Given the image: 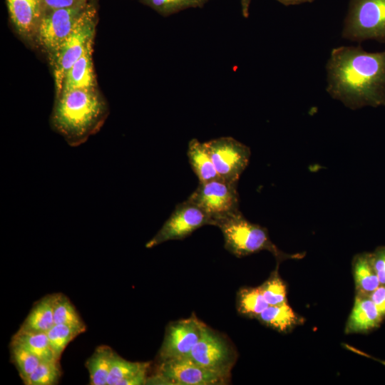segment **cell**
<instances>
[{
  "mask_svg": "<svg viewBox=\"0 0 385 385\" xmlns=\"http://www.w3.org/2000/svg\"><path fill=\"white\" fill-rule=\"evenodd\" d=\"M150 362L128 361L115 351L113 354L107 385L146 384Z\"/></svg>",
  "mask_w": 385,
  "mask_h": 385,
  "instance_id": "cell-15",
  "label": "cell"
},
{
  "mask_svg": "<svg viewBox=\"0 0 385 385\" xmlns=\"http://www.w3.org/2000/svg\"><path fill=\"white\" fill-rule=\"evenodd\" d=\"M205 143L219 176L226 181L237 183L249 163L250 148L230 136L212 139Z\"/></svg>",
  "mask_w": 385,
  "mask_h": 385,
  "instance_id": "cell-11",
  "label": "cell"
},
{
  "mask_svg": "<svg viewBox=\"0 0 385 385\" xmlns=\"http://www.w3.org/2000/svg\"><path fill=\"white\" fill-rule=\"evenodd\" d=\"M250 3L251 0H240L242 14L245 18L250 15Z\"/></svg>",
  "mask_w": 385,
  "mask_h": 385,
  "instance_id": "cell-34",
  "label": "cell"
},
{
  "mask_svg": "<svg viewBox=\"0 0 385 385\" xmlns=\"http://www.w3.org/2000/svg\"><path fill=\"white\" fill-rule=\"evenodd\" d=\"M93 45H90L67 71L62 82L61 93L75 89L98 88L92 58Z\"/></svg>",
  "mask_w": 385,
  "mask_h": 385,
  "instance_id": "cell-16",
  "label": "cell"
},
{
  "mask_svg": "<svg viewBox=\"0 0 385 385\" xmlns=\"http://www.w3.org/2000/svg\"><path fill=\"white\" fill-rule=\"evenodd\" d=\"M108 113L98 88L75 89L56 97L50 125L70 146L76 147L101 129Z\"/></svg>",
  "mask_w": 385,
  "mask_h": 385,
  "instance_id": "cell-2",
  "label": "cell"
},
{
  "mask_svg": "<svg viewBox=\"0 0 385 385\" xmlns=\"http://www.w3.org/2000/svg\"><path fill=\"white\" fill-rule=\"evenodd\" d=\"M352 273L356 294L369 296L380 285L371 252L359 253L353 257Z\"/></svg>",
  "mask_w": 385,
  "mask_h": 385,
  "instance_id": "cell-18",
  "label": "cell"
},
{
  "mask_svg": "<svg viewBox=\"0 0 385 385\" xmlns=\"http://www.w3.org/2000/svg\"><path fill=\"white\" fill-rule=\"evenodd\" d=\"M369 297L382 317L385 318V284H380Z\"/></svg>",
  "mask_w": 385,
  "mask_h": 385,
  "instance_id": "cell-32",
  "label": "cell"
},
{
  "mask_svg": "<svg viewBox=\"0 0 385 385\" xmlns=\"http://www.w3.org/2000/svg\"><path fill=\"white\" fill-rule=\"evenodd\" d=\"M280 4L284 6H294L304 3H312L314 0H277Z\"/></svg>",
  "mask_w": 385,
  "mask_h": 385,
  "instance_id": "cell-33",
  "label": "cell"
},
{
  "mask_svg": "<svg viewBox=\"0 0 385 385\" xmlns=\"http://www.w3.org/2000/svg\"><path fill=\"white\" fill-rule=\"evenodd\" d=\"M10 22L18 36L36 48V38L44 15L43 0H5Z\"/></svg>",
  "mask_w": 385,
  "mask_h": 385,
  "instance_id": "cell-13",
  "label": "cell"
},
{
  "mask_svg": "<svg viewBox=\"0 0 385 385\" xmlns=\"http://www.w3.org/2000/svg\"><path fill=\"white\" fill-rule=\"evenodd\" d=\"M259 288L269 305L287 302V286L278 273V266L270 277Z\"/></svg>",
  "mask_w": 385,
  "mask_h": 385,
  "instance_id": "cell-26",
  "label": "cell"
},
{
  "mask_svg": "<svg viewBox=\"0 0 385 385\" xmlns=\"http://www.w3.org/2000/svg\"><path fill=\"white\" fill-rule=\"evenodd\" d=\"M86 327L55 324L47 332L49 344L57 360L60 361L67 345L86 331Z\"/></svg>",
  "mask_w": 385,
  "mask_h": 385,
  "instance_id": "cell-24",
  "label": "cell"
},
{
  "mask_svg": "<svg viewBox=\"0 0 385 385\" xmlns=\"http://www.w3.org/2000/svg\"><path fill=\"white\" fill-rule=\"evenodd\" d=\"M326 71L327 92L346 107L385 106V50L369 52L361 46L334 48Z\"/></svg>",
  "mask_w": 385,
  "mask_h": 385,
  "instance_id": "cell-1",
  "label": "cell"
},
{
  "mask_svg": "<svg viewBox=\"0 0 385 385\" xmlns=\"http://www.w3.org/2000/svg\"><path fill=\"white\" fill-rule=\"evenodd\" d=\"M10 354L11 361L25 384L41 361L35 355L16 345L10 344Z\"/></svg>",
  "mask_w": 385,
  "mask_h": 385,
  "instance_id": "cell-27",
  "label": "cell"
},
{
  "mask_svg": "<svg viewBox=\"0 0 385 385\" xmlns=\"http://www.w3.org/2000/svg\"><path fill=\"white\" fill-rule=\"evenodd\" d=\"M381 362L383 363V364L385 365V361H381Z\"/></svg>",
  "mask_w": 385,
  "mask_h": 385,
  "instance_id": "cell-35",
  "label": "cell"
},
{
  "mask_svg": "<svg viewBox=\"0 0 385 385\" xmlns=\"http://www.w3.org/2000/svg\"><path fill=\"white\" fill-rule=\"evenodd\" d=\"M10 344L24 349L35 355L41 361L57 360L51 348L46 332H27L19 329L12 337Z\"/></svg>",
  "mask_w": 385,
  "mask_h": 385,
  "instance_id": "cell-21",
  "label": "cell"
},
{
  "mask_svg": "<svg viewBox=\"0 0 385 385\" xmlns=\"http://www.w3.org/2000/svg\"><path fill=\"white\" fill-rule=\"evenodd\" d=\"M205 326L193 317L169 324L158 352V361L188 357Z\"/></svg>",
  "mask_w": 385,
  "mask_h": 385,
  "instance_id": "cell-12",
  "label": "cell"
},
{
  "mask_svg": "<svg viewBox=\"0 0 385 385\" xmlns=\"http://www.w3.org/2000/svg\"><path fill=\"white\" fill-rule=\"evenodd\" d=\"M55 294L56 293L46 295L36 302L19 329L46 333L55 324L53 319Z\"/></svg>",
  "mask_w": 385,
  "mask_h": 385,
  "instance_id": "cell-19",
  "label": "cell"
},
{
  "mask_svg": "<svg viewBox=\"0 0 385 385\" xmlns=\"http://www.w3.org/2000/svg\"><path fill=\"white\" fill-rule=\"evenodd\" d=\"M90 0H43L44 13L85 4Z\"/></svg>",
  "mask_w": 385,
  "mask_h": 385,
  "instance_id": "cell-31",
  "label": "cell"
},
{
  "mask_svg": "<svg viewBox=\"0 0 385 385\" xmlns=\"http://www.w3.org/2000/svg\"><path fill=\"white\" fill-rule=\"evenodd\" d=\"M342 37L358 43H385V0H350Z\"/></svg>",
  "mask_w": 385,
  "mask_h": 385,
  "instance_id": "cell-5",
  "label": "cell"
},
{
  "mask_svg": "<svg viewBox=\"0 0 385 385\" xmlns=\"http://www.w3.org/2000/svg\"><path fill=\"white\" fill-rule=\"evenodd\" d=\"M212 225L209 217L195 203L187 199L178 204L158 232L145 244L152 248L163 242L183 240L204 225Z\"/></svg>",
  "mask_w": 385,
  "mask_h": 385,
  "instance_id": "cell-10",
  "label": "cell"
},
{
  "mask_svg": "<svg viewBox=\"0 0 385 385\" xmlns=\"http://www.w3.org/2000/svg\"><path fill=\"white\" fill-rule=\"evenodd\" d=\"M268 306L259 287H244L237 293V309L242 315L257 319Z\"/></svg>",
  "mask_w": 385,
  "mask_h": 385,
  "instance_id": "cell-23",
  "label": "cell"
},
{
  "mask_svg": "<svg viewBox=\"0 0 385 385\" xmlns=\"http://www.w3.org/2000/svg\"><path fill=\"white\" fill-rule=\"evenodd\" d=\"M262 324L277 332L286 333L302 324L305 319L286 303L269 305L257 318Z\"/></svg>",
  "mask_w": 385,
  "mask_h": 385,
  "instance_id": "cell-17",
  "label": "cell"
},
{
  "mask_svg": "<svg viewBox=\"0 0 385 385\" xmlns=\"http://www.w3.org/2000/svg\"><path fill=\"white\" fill-rule=\"evenodd\" d=\"M371 255L379 283L385 284V246L378 247Z\"/></svg>",
  "mask_w": 385,
  "mask_h": 385,
  "instance_id": "cell-30",
  "label": "cell"
},
{
  "mask_svg": "<svg viewBox=\"0 0 385 385\" xmlns=\"http://www.w3.org/2000/svg\"><path fill=\"white\" fill-rule=\"evenodd\" d=\"M163 16L190 8L202 7L207 0H139Z\"/></svg>",
  "mask_w": 385,
  "mask_h": 385,
  "instance_id": "cell-29",
  "label": "cell"
},
{
  "mask_svg": "<svg viewBox=\"0 0 385 385\" xmlns=\"http://www.w3.org/2000/svg\"><path fill=\"white\" fill-rule=\"evenodd\" d=\"M88 1L44 13L36 38V48L46 55L51 66L60 46L73 29Z\"/></svg>",
  "mask_w": 385,
  "mask_h": 385,
  "instance_id": "cell-6",
  "label": "cell"
},
{
  "mask_svg": "<svg viewBox=\"0 0 385 385\" xmlns=\"http://www.w3.org/2000/svg\"><path fill=\"white\" fill-rule=\"evenodd\" d=\"M187 155L199 183L221 178L215 168L205 143H201L195 138L190 140L188 143Z\"/></svg>",
  "mask_w": 385,
  "mask_h": 385,
  "instance_id": "cell-20",
  "label": "cell"
},
{
  "mask_svg": "<svg viewBox=\"0 0 385 385\" xmlns=\"http://www.w3.org/2000/svg\"><path fill=\"white\" fill-rule=\"evenodd\" d=\"M113 352L110 346L102 345L87 359L85 365L89 373L90 384L107 385Z\"/></svg>",
  "mask_w": 385,
  "mask_h": 385,
  "instance_id": "cell-22",
  "label": "cell"
},
{
  "mask_svg": "<svg viewBox=\"0 0 385 385\" xmlns=\"http://www.w3.org/2000/svg\"><path fill=\"white\" fill-rule=\"evenodd\" d=\"M237 183H231L222 178L205 183L198 186L188 197L197 205L211 220L212 225L237 212L239 195Z\"/></svg>",
  "mask_w": 385,
  "mask_h": 385,
  "instance_id": "cell-7",
  "label": "cell"
},
{
  "mask_svg": "<svg viewBox=\"0 0 385 385\" xmlns=\"http://www.w3.org/2000/svg\"><path fill=\"white\" fill-rule=\"evenodd\" d=\"M60 361H41L28 379L26 385H54L61 376Z\"/></svg>",
  "mask_w": 385,
  "mask_h": 385,
  "instance_id": "cell-28",
  "label": "cell"
},
{
  "mask_svg": "<svg viewBox=\"0 0 385 385\" xmlns=\"http://www.w3.org/2000/svg\"><path fill=\"white\" fill-rule=\"evenodd\" d=\"M53 319L54 324L86 326L73 303L62 293L55 294Z\"/></svg>",
  "mask_w": 385,
  "mask_h": 385,
  "instance_id": "cell-25",
  "label": "cell"
},
{
  "mask_svg": "<svg viewBox=\"0 0 385 385\" xmlns=\"http://www.w3.org/2000/svg\"><path fill=\"white\" fill-rule=\"evenodd\" d=\"M384 318L367 295L356 294L345 334H365L378 328Z\"/></svg>",
  "mask_w": 385,
  "mask_h": 385,
  "instance_id": "cell-14",
  "label": "cell"
},
{
  "mask_svg": "<svg viewBox=\"0 0 385 385\" xmlns=\"http://www.w3.org/2000/svg\"><path fill=\"white\" fill-rule=\"evenodd\" d=\"M156 370L146 384L222 385L229 381L201 367L189 356L158 361Z\"/></svg>",
  "mask_w": 385,
  "mask_h": 385,
  "instance_id": "cell-9",
  "label": "cell"
},
{
  "mask_svg": "<svg viewBox=\"0 0 385 385\" xmlns=\"http://www.w3.org/2000/svg\"><path fill=\"white\" fill-rule=\"evenodd\" d=\"M98 6L90 0L73 29L63 42L51 66L53 71L56 97L61 91L62 82L67 71L93 44L98 24Z\"/></svg>",
  "mask_w": 385,
  "mask_h": 385,
  "instance_id": "cell-4",
  "label": "cell"
},
{
  "mask_svg": "<svg viewBox=\"0 0 385 385\" xmlns=\"http://www.w3.org/2000/svg\"><path fill=\"white\" fill-rule=\"evenodd\" d=\"M189 357L201 367L229 381L237 353L226 337L205 324Z\"/></svg>",
  "mask_w": 385,
  "mask_h": 385,
  "instance_id": "cell-8",
  "label": "cell"
},
{
  "mask_svg": "<svg viewBox=\"0 0 385 385\" xmlns=\"http://www.w3.org/2000/svg\"><path fill=\"white\" fill-rule=\"evenodd\" d=\"M225 247L236 257H242L262 250L271 252L277 265L289 259L299 260L305 253L288 254L280 250L270 240L266 228L247 220L240 211L219 221Z\"/></svg>",
  "mask_w": 385,
  "mask_h": 385,
  "instance_id": "cell-3",
  "label": "cell"
}]
</instances>
